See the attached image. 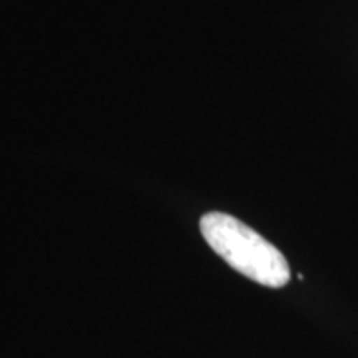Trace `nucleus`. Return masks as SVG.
<instances>
[{
  "instance_id": "f257e3e1",
  "label": "nucleus",
  "mask_w": 358,
  "mask_h": 358,
  "mask_svg": "<svg viewBox=\"0 0 358 358\" xmlns=\"http://www.w3.org/2000/svg\"><path fill=\"white\" fill-rule=\"evenodd\" d=\"M199 231L227 265L263 287L281 289L291 281V267L281 251L243 221L227 213H205Z\"/></svg>"
}]
</instances>
